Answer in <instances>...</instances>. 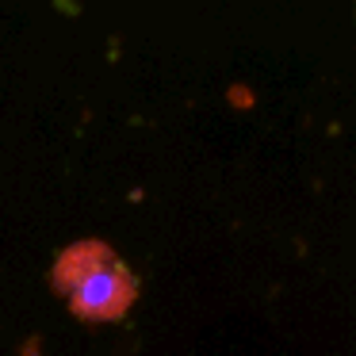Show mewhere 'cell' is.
I'll return each mask as SVG.
<instances>
[{
	"mask_svg": "<svg viewBox=\"0 0 356 356\" xmlns=\"http://www.w3.org/2000/svg\"><path fill=\"white\" fill-rule=\"evenodd\" d=\"M54 4H58L62 12H73V8H77V0H54Z\"/></svg>",
	"mask_w": 356,
	"mask_h": 356,
	"instance_id": "2",
	"label": "cell"
},
{
	"mask_svg": "<svg viewBox=\"0 0 356 356\" xmlns=\"http://www.w3.org/2000/svg\"><path fill=\"white\" fill-rule=\"evenodd\" d=\"M54 280L77 318L108 322V318H119L134 302L131 272L100 241H85V245L70 249L62 257V264H58Z\"/></svg>",
	"mask_w": 356,
	"mask_h": 356,
	"instance_id": "1",
	"label": "cell"
}]
</instances>
